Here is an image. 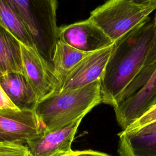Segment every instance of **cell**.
<instances>
[{"label":"cell","instance_id":"8","mask_svg":"<svg viewBox=\"0 0 156 156\" xmlns=\"http://www.w3.org/2000/svg\"><path fill=\"white\" fill-rule=\"evenodd\" d=\"M112 48L113 44L91 52L83 58L62 82L58 91L82 87L101 79Z\"/></svg>","mask_w":156,"mask_h":156},{"label":"cell","instance_id":"19","mask_svg":"<svg viewBox=\"0 0 156 156\" xmlns=\"http://www.w3.org/2000/svg\"><path fill=\"white\" fill-rule=\"evenodd\" d=\"M18 108L9 99L0 84V109Z\"/></svg>","mask_w":156,"mask_h":156},{"label":"cell","instance_id":"23","mask_svg":"<svg viewBox=\"0 0 156 156\" xmlns=\"http://www.w3.org/2000/svg\"><path fill=\"white\" fill-rule=\"evenodd\" d=\"M63 154H65V153H60V154H55V155H53V156H62Z\"/></svg>","mask_w":156,"mask_h":156},{"label":"cell","instance_id":"2","mask_svg":"<svg viewBox=\"0 0 156 156\" xmlns=\"http://www.w3.org/2000/svg\"><path fill=\"white\" fill-rule=\"evenodd\" d=\"M101 103L99 79L82 87L54 92L40 101L35 111L44 131H51L83 118Z\"/></svg>","mask_w":156,"mask_h":156},{"label":"cell","instance_id":"9","mask_svg":"<svg viewBox=\"0 0 156 156\" xmlns=\"http://www.w3.org/2000/svg\"><path fill=\"white\" fill-rule=\"evenodd\" d=\"M83 117L60 129L43 131L39 136L28 140L26 144L32 156H53L67 153L71 146Z\"/></svg>","mask_w":156,"mask_h":156},{"label":"cell","instance_id":"4","mask_svg":"<svg viewBox=\"0 0 156 156\" xmlns=\"http://www.w3.org/2000/svg\"><path fill=\"white\" fill-rule=\"evenodd\" d=\"M155 10L156 0H110L91 11L88 19L115 42Z\"/></svg>","mask_w":156,"mask_h":156},{"label":"cell","instance_id":"22","mask_svg":"<svg viewBox=\"0 0 156 156\" xmlns=\"http://www.w3.org/2000/svg\"><path fill=\"white\" fill-rule=\"evenodd\" d=\"M62 156H76V151H71L70 152L63 154Z\"/></svg>","mask_w":156,"mask_h":156},{"label":"cell","instance_id":"14","mask_svg":"<svg viewBox=\"0 0 156 156\" xmlns=\"http://www.w3.org/2000/svg\"><path fill=\"white\" fill-rule=\"evenodd\" d=\"M90 54L79 51L58 40L52 65L54 73L61 83L73 69Z\"/></svg>","mask_w":156,"mask_h":156},{"label":"cell","instance_id":"3","mask_svg":"<svg viewBox=\"0 0 156 156\" xmlns=\"http://www.w3.org/2000/svg\"><path fill=\"white\" fill-rule=\"evenodd\" d=\"M22 21L39 54L52 63L58 40L55 0H7Z\"/></svg>","mask_w":156,"mask_h":156},{"label":"cell","instance_id":"1","mask_svg":"<svg viewBox=\"0 0 156 156\" xmlns=\"http://www.w3.org/2000/svg\"><path fill=\"white\" fill-rule=\"evenodd\" d=\"M154 34V18L149 16L113 43L100 79L102 103L117 107L123 92L143 67Z\"/></svg>","mask_w":156,"mask_h":156},{"label":"cell","instance_id":"20","mask_svg":"<svg viewBox=\"0 0 156 156\" xmlns=\"http://www.w3.org/2000/svg\"><path fill=\"white\" fill-rule=\"evenodd\" d=\"M76 156H110L104 152L93 150H85L76 151Z\"/></svg>","mask_w":156,"mask_h":156},{"label":"cell","instance_id":"18","mask_svg":"<svg viewBox=\"0 0 156 156\" xmlns=\"http://www.w3.org/2000/svg\"><path fill=\"white\" fill-rule=\"evenodd\" d=\"M156 121V107H153L145 113L130 125L124 131H130L140 129Z\"/></svg>","mask_w":156,"mask_h":156},{"label":"cell","instance_id":"17","mask_svg":"<svg viewBox=\"0 0 156 156\" xmlns=\"http://www.w3.org/2000/svg\"><path fill=\"white\" fill-rule=\"evenodd\" d=\"M0 156H32L24 143L16 141H0Z\"/></svg>","mask_w":156,"mask_h":156},{"label":"cell","instance_id":"13","mask_svg":"<svg viewBox=\"0 0 156 156\" xmlns=\"http://www.w3.org/2000/svg\"><path fill=\"white\" fill-rule=\"evenodd\" d=\"M10 73L23 74L20 43L0 26V77Z\"/></svg>","mask_w":156,"mask_h":156},{"label":"cell","instance_id":"15","mask_svg":"<svg viewBox=\"0 0 156 156\" xmlns=\"http://www.w3.org/2000/svg\"><path fill=\"white\" fill-rule=\"evenodd\" d=\"M153 18L155 23L154 37L144 65L138 75L123 92L119 102L127 99L142 89L156 74V12Z\"/></svg>","mask_w":156,"mask_h":156},{"label":"cell","instance_id":"11","mask_svg":"<svg viewBox=\"0 0 156 156\" xmlns=\"http://www.w3.org/2000/svg\"><path fill=\"white\" fill-rule=\"evenodd\" d=\"M155 96L156 74L145 87L114 108L116 121L122 130L126 129L143 114Z\"/></svg>","mask_w":156,"mask_h":156},{"label":"cell","instance_id":"6","mask_svg":"<svg viewBox=\"0 0 156 156\" xmlns=\"http://www.w3.org/2000/svg\"><path fill=\"white\" fill-rule=\"evenodd\" d=\"M58 37L60 41L87 53L107 48L114 43L88 18L58 27Z\"/></svg>","mask_w":156,"mask_h":156},{"label":"cell","instance_id":"5","mask_svg":"<svg viewBox=\"0 0 156 156\" xmlns=\"http://www.w3.org/2000/svg\"><path fill=\"white\" fill-rule=\"evenodd\" d=\"M20 46L23 74L34 89L38 102L58 91L61 82L54 73L52 63L43 57L34 46L29 47L21 43Z\"/></svg>","mask_w":156,"mask_h":156},{"label":"cell","instance_id":"16","mask_svg":"<svg viewBox=\"0 0 156 156\" xmlns=\"http://www.w3.org/2000/svg\"><path fill=\"white\" fill-rule=\"evenodd\" d=\"M0 26L21 43L29 47L34 46L22 21L7 0H0Z\"/></svg>","mask_w":156,"mask_h":156},{"label":"cell","instance_id":"21","mask_svg":"<svg viewBox=\"0 0 156 156\" xmlns=\"http://www.w3.org/2000/svg\"><path fill=\"white\" fill-rule=\"evenodd\" d=\"M0 141H16L20 142L15 138L0 131ZM21 143V142H20Z\"/></svg>","mask_w":156,"mask_h":156},{"label":"cell","instance_id":"7","mask_svg":"<svg viewBox=\"0 0 156 156\" xmlns=\"http://www.w3.org/2000/svg\"><path fill=\"white\" fill-rule=\"evenodd\" d=\"M44 127L35 110L0 109V131L21 143L39 136Z\"/></svg>","mask_w":156,"mask_h":156},{"label":"cell","instance_id":"12","mask_svg":"<svg viewBox=\"0 0 156 156\" xmlns=\"http://www.w3.org/2000/svg\"><path fill=\"white\" fill-rule=\"evenodd\" d=\"M0 84L5 94L16 108L21 110H35L38 99L24 74H6L0 77Z\"/></svg>","mask_w":156,"mask_h":156},{"label":"cell","instance_id":"10","mask_svg":"<svg viewBox=\"0 0 156 156\" xmlns=\"http://www.w3.org/2000/svg\"><path fill=\"white\" fill-rule=\"evenodd\" d=\"M120 156H156V121L140 129L118 133Z\"/></svg>","mask_w":156,"mask_h":156}]
</instances>
